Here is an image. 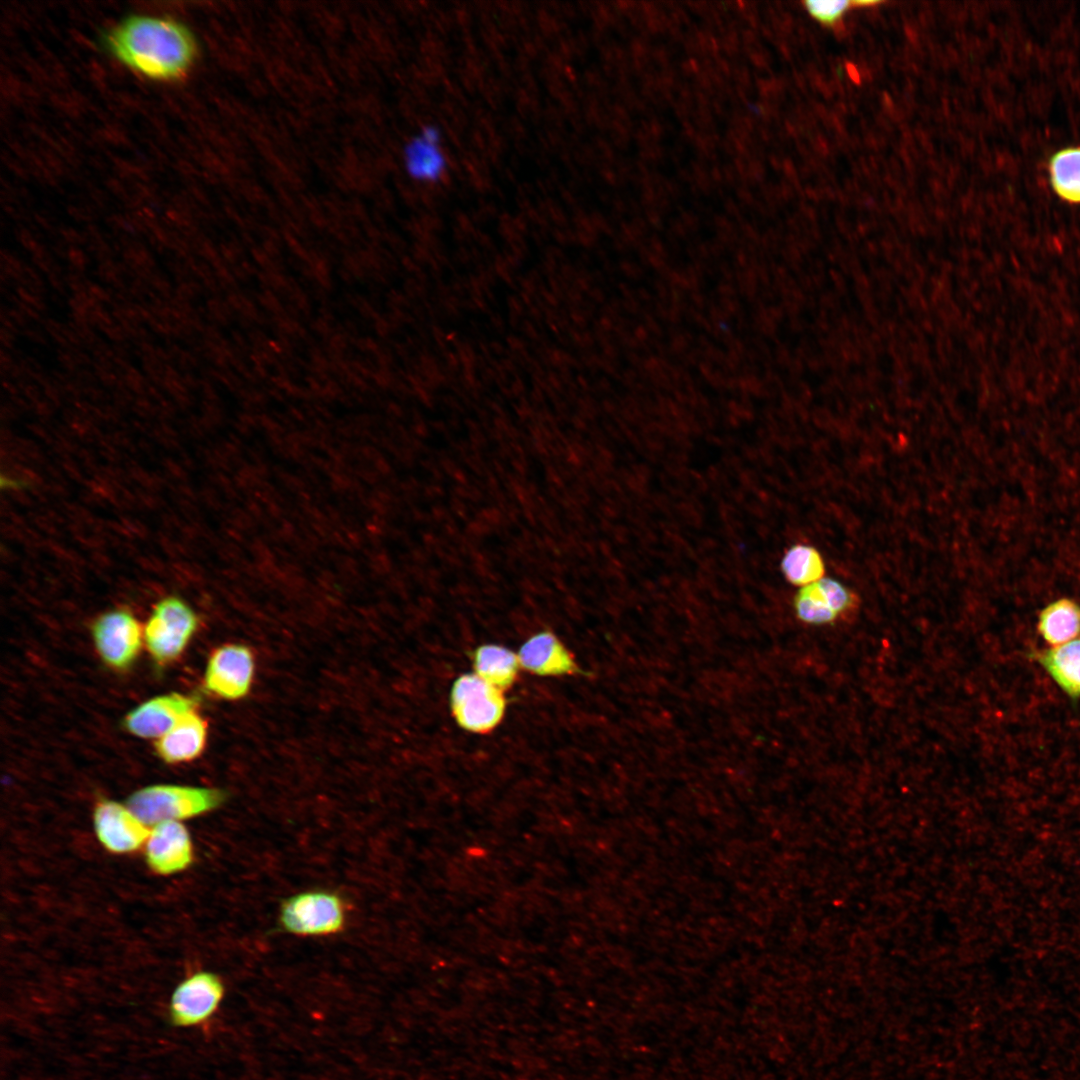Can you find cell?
<instances>
[{"instance_id":"cell-1","label":"cell","mask_w":1080,"mask_h":1080,"mask_svg":"<svg viewBox=\"0 0 1080 1080\" xmlns=\"http://www.w3.org/2000/svg\"><path fill=\"white\" fill-rule=\"evenodd\" d=\"M104 44L123 65L157 81L183 78L197 56L191 31L184 24L162 16H129L105 35Z\"/></svg>"},{"instance_id":"cell-2","label":"cell","mask_w":1080,"mask_h":1080,"mask_svg":"<svg viewBox=\"0 0 1080 1080\" xmlns=\"http://www.w3.org/2000/svg\"><path fill=\"white\" fill-rule=\"evenodd\" d=\"M225 800L219 789L188 785L157 784L132 793L126 805L147 826L187 820L218 808Z\"/></svg>"},{"instance_id":"cell-3","label":"cell","mask_w":1080,"mask_h":1080,"mask_svg":"<svg viewBox=\"0 0 1080 1080\" xmlns=\"http://www.w3.org/2000/svg\"><path fill=\"white\" fill-rule=\"evenodd\" d=\"M449 706L457 725L474 734L493 731L506 712L504 691L474 672L458 676L449 691Z\"/></svg>"},{"instance_id":"cell-4","label":"cell","mask_w":1080,"mask_h":1080,"mask_svg":"<svg viewBox=\"0 0 1080 1080\" xmlns=\"http://www.w3.org/2000/svg\"><path fill=\"white\" fill-rule=\"evenodd\" d=\"M197 627L198 618L191 607L169 596L154 606L143 628L144 643L155 662L168 664L183 653Z\"/></svg>"},{"instance_id":"cell-5","label":"cell","mask_w":1080,"mask_h":1080,"mask_svg":"<svg viewBox=\"0 0 1080 1080\" xmlns=\"http://www.w3.org/2000/svg\"><path fill=\"white\" fill-rule=\"evenodd\" d=\"M346 921L342 899L325 891L303 892L287 898L280 909V923L298 936H327L340 932Z\"/></svg>"},{"instance_id":"cell-6","label":"cell","mask_w":1080,"mask_h":1080,"mask_svg":"<svg viewBox=\"0 0 1080 1080\" xmlns=\"http://www.w3.org/2000/svg\"><path fill=\"white\" fill-rule=\"evenodd\" d=\"M225 987L218 975L199 971L182 980L168 1003V1021L176 1028H194L208 1022L218 1010Z\"/></svg>"},{"instance_id":"cell-7","label":"cell","mask_w":1080,"mask_h":1080,"mask_svg":"<svg viewBox=\"0 0 1080 1080\" xmlns=\"http://www.w3.org/2000/svg\"><path fill=\"white\" fill-rule=\"evenodd\" d=\"M254 674L255 658L251 649L242 644H224L209 655L203 685L217 698L238 700L249 693Z\"/></svg>"},{"instance_id":"cell-8","label":"cell","mask_w":1080,"mask_h":1080,"mask_svg":"<svg viewBox=\"0 0 1080 1080\" xmlns=\"http://www.w3.org/2000/svg\"><path fill=\"white\" fill-rule=\"evenodd\" d=\"M92 637L102 660L117 670L126 669L133 664L144 641L139 621L124 609L100 615L93 623Z\"/></svg>"},{"instance_id":"cell-9","label":"cell","mask_w":1080,"mask_h":1080,"mask_svg":"<svg viewBox=\"0 0 1080 1080\" xmlns=\"http://www.w3.org/2000/svg\"><path fill=\"white\" fill-rule=\"evenodd\" d=\"M93 825L102 846L114 854L135 852L145 845L150 829L125 804L99 801L93 811Z\"/></svg>"},{"instance_id":"cell-10","label":"cell","mask_w":1080,"mask_h":1080,"mask_svg":"<svg viewBox=\"0 0 1080 1080\" xmlns=\"http://www.w3.org/2000/svg\"><path fill=\"white\" fill-rule=\"evenodd\" d=\"M145 861L158 875L186 870L193 862V845L187 828L178 821L156 824L144 845Z\"/></svg>"},{"instance_id":"cell-11","label":"cell","mask_w":1080,"mask_h":1080,"mask_svg":"<svg viewBox=\"0 0 1080 1080\" xmlns=\"http://www.w3.org/2000/svg\"><path fill=\"white\" fill-rule=\"evenodd\" d=\"M197 706L193 697L179 693L156 696L131 710L123 725L132 735L158 739Z\"/></svg>"},{"instance_id":"cell-12","label":"cell","mask_w":1080,"mask_h":1080,"mask_svg":"<svg viewBox=\"0 0 1080 1080\" xmlns=\"http://www.w3.org/2000/svg\"><path fill=\"white\" fill-rule=\"evenodd\" d=\"M522 670L541 677H562L579 672L574 656L551 631L529 636L517 651Z\"/></svg>"},{"instance_id":"cell-13","label":"cell","mask_w":1080,"mask_h":1080,"mask_svg":"<svg viewBox=\"0 0 1080 1080\" xmlns=\"http://www.w3.org/2000/svg\"><path fill=\"white\" fill-rule=\"evenodd\" d=\"M207 737V721L197 709H194L167 733L156 739L154 748L159 758L165 763L190 762L204 751Z\"/></svg>"},{"instance_id":"cell-14","label":"cell","mask_w":1080,"mask_h":1080,"mask_svg":"<svg viewBox=\"0 0 1080 1080\" xmlns=\"http://www.w3.org/2000/svg\"><path fill=\"white\" fill-rule=\"evenodd\" d=\"M404 161L408 173L416 180H440L447 169V157L438 129L426 127L414 137L406 146Z\"/></svg>"},{"instance_id":"cell-15","label":"cell","mask_w":1080,"mask_h":1080,"mask_svg":"<svg viewBox=\"0 0 1080 1080\" xmlns=\"http://www.w3.org/2000/svg\"><path fill=\"white\" fill-rule=\"evenodd\" d=\"M472 666L476 675L503 691L516 682L522 670L517 652L494 643L482 644L472 652Z\"/></svg>"},{"instance_id":"cell-16","label":"cell","mask_w":1080,"mask_h":1080,"mask_svg":"<svg viewBox=\"0 0 1080 1080\" xmlns=\"http://www.w3.org/2000/svg\"><path fill=\"white\" fill-rule=\"evenodd\" d=\"M1056 684L1070 697H1080V637L1034 654Z\"/></svg>"},{"instance_id":"cell-17","label":"cell","mask_w":1080,"mask_h":1080,"mask_svg":"<svg viewBox=\"0 0 1080 1080\" xmlns=\"http://www.w3.org/2000/svg\"><path fill=\"white\" fill-rule=\"evenodd\" d=\"M1038 631L1050 646H1059L1080 636V606L1060 599L1042 610Z\"/></svg>"},{"instance_id":"cell-18","label":"cell","mask_w":1080,"mask_h":1080,"mask_svg":"<svg viewBox=\"0 0 1080 1080\" xmlns=\"http://www.w3.org/2000/svg\"><path fill=\"white\" fill-rule=\"evenodd\" d=\"M1048 173L1051 187L1060 199L1080 204V146L1055 152L1050 157Z\"/></svg>"},{"instance_id":"cell-19","label":"cell","mask_w":1080,"mask_h":1080,"mask_svg":"<svg viewBox=\"0 0 1080 1080\" xmlns=\"http://www.w3.org/2000/svg\"><path fill=\"white\" fill-rule=\"evenodd\" d=\"M781 570L790 583L803 587L824 577L825 563L815 547L800 543L786 551Z\"/></svg>"},{"instance_id":"cell-20","label":"cell","mask_w":1080,"mask_h":1080,"mask_svg":"<svg viewBox=\"0 0 1080 1080\" xmlns=\"http://www.w3.org/2000/svg\"><path fill=\"white\" fill-rule=\"evenodd\" d=\"M794 607L798 618L808 624H829L838 618V614L826 603L815 582L801 587L795 596Z\"/></svg>"},{"instance_id":"cell-21","label":"cell","mask_w":1080,"mask_h":1080,"mask_svg":"<svg viewBox=\"0 0 1080 1080\" xmlns=\"http://www.w3.org/2000/svg\"><path fill=\"white\" fill-rule=\"evenodd\" d=\"M815 583L826 603L838 616L856 607V595L839 581L824 576Z\"/></svg>"},{"instance_id":"cell-22","label":"cell","mask_w":1080,"mask_h":1080,"mask_svg":"<svg viewBox=\"0 0 1080 1080\" xmlns=\"http://www.w3.org/2000/svg\"><path fill=\"white\" fill-rule=\"evenodd\" d=\"M804 4L814 19L827 26L838 24L848 9L853 7L852 1L842 0H809Z\"/></svg>"}]
</instances>
